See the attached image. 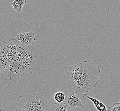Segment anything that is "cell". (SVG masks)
I'll use <instances>...</instances> for the list:
<instances>
[{
    "label": "cell",
    "mask_w": 120,
    "mask_h": 111,
    "mask_svg": "<svg viewBox=\"0 0 120 111\" xmlns=\"http://www.w3.org/2000/svg\"><path fill=\"white\" fill-rule=\"evenodd\" d=\"M38 56L18 41L10 39L0 48V74L15 82L33 74Z\"/></svg>",
    "instance_id": "obj_1"
},
{
    "label": "cell",
    "mask_w": 120,
    "mask_h": 111,
    "mask_svg": "<svg viewBox=\"0 0 120 111\" xmlns=\"http://www.w3.org/2000/svg\"><path fill=\"white\" fill-rule=\"evenodd\" d=\"M63 69L70 87L76 93H87L92 91L101 77L100 66L93 60L65 66Z\"/></svg>",
    "instance_id": "obj_2"
},
{
    "label": "cell",
    "mask_w": 120,
    "mask_h": 111,
    "mask_svg": "<svg viewBox=\"0 0 120 111\" xmlns=\"http://www.w3.org/2000/svg\"><path fill=\"white\" fill-rule=\"evenodd\" d=\"M13 104L15 111H49L48 97L43 92L24 93Z\"/></svg>",
    "instance_id": "obj_3"
},
{
    "label": "cell",
    "mask_w": 120,
    "mask_h": 111,
    "mask_svg": "<svg viewBox=\"0 0 120 111\" xmlns=\"http://www.w3.org/2000/svg\"><path fill=\"white\" fill-rule=\"evenodd\" d=\"M76 92L71 89H67L64 91L65 94V104L68 108L69 109H75L78 107L84 108L82 104L81 99L76 95Z\"/></svg>",
    "instance_id": "obj_4"
},
{
    "label": "cell",
    "mask_w": 120,
    "mask_h": 111,
    "mask_svg": "<svg viewBox=\"0 0 120 111\" xmlns=\"http://www.w3.org/2000/svg\"><path fill=\"white\" fill-rule=\"evenodd\" d=\"M13 39L19 41L22 45L24 46L33 45L35 44L36 41V38L33 30L18 34Z\"/></svg>",
    "instance_id": "obj_5"
},
{
    "label": "cell",
    "mask_w": 120,
    "mask_h": 111,
    "mask_svg": "<svg viewBox=\"0 0 120 111\" xmlns=\"http://www.w3.org/2000/svg\"><path fill=\"white\" fill-rule=\"evenodd\" d=\"M83 98L84 100H89L91 101L97 110L98 111H107V109L106 106L103 103L99 101L98 100L89 96L87 94H84L83 95Z\"/></svg>",
    "instance_id": "obj_6"
},
{
    "label": "cell",
    "mask_w": 120,
    "mask_h": 111,
    "mask_svg": "<svg viewBox=\"0 0 120 111\" xmlns=\"http://www.w3.org/2000/svg\"><path fill=\"white\" fill-rule=\"evenodd\" d=\"M27 2V0H14L12 2L10 3L9 4L12 6L13 10L21 13L23 7Z\"/></svg>",
    "instance_id": "obj_7"
},
{
    "label": "cell",
    "mask_w": 120,
    "mask_h": 111,
    "mask_svg": "<svg viewBox=\"0 0 120 111\" xmlns=\"http://www.w3.org/2000/svg\"><path fill=\"white\" fill-rule=\"evenodd\" d=\"M50 111H68V107L63 103H56L52 106Z\"/></svg>",
    "instance_id": "obj_8"
},
{
    "label": "cell",
    "mask_w": 120,
    "mask_h": 111,
    "mask_svg": "<svg viewBox=\"0 0 120 111\" xmlns=\"http://www.w3.org/2000/svg\"><path fill=\"white\" fill-rule=\"evenodd\" d=\"M65 94L62 92H57L54 95V98L57 103H63L65 101Z\"/></svg>",
    "instance_id": "obj_9"
},
{
    "label": "cell",
    "mask_w": 120,
    "mask_h": 111,
    "mask_svg": "<svg viewBox=\"0 0 120 111\" xmlns=\"http://www.w3.org/2000/svg\"><path fill=\"white\" fill-rule=\"evenodd\" d=\"M108 111H120V104L118 103H115L109 107Z\"/></svg>",
    "instance_id": "obj_10"
},
{
    "label": "cell",
    "mask_w": 120,
    "mask_h": 111,
    "mask_svg": "<svg viewBox=\"0 0 120 111\" xmlns=\"http://www.w3.org/2000/svg\"><path fill=\"white\" fill-rule=\"evenodd\" d=\"M0 111H7V110H6V109L4 108L0 107Z\"/></svg>",
    "instance_id": "obj_11"
},
{
    "label": "cell",
    "mask_w": 120,
    "mask_h": 111,
    "mask_svg": "<svg viewBox=\"0 0 120 111\" xmlns=\"http://www.w3.org/2000/svg\"></svg>",
    "instance_id": "obj_12"
},
{
    "label": "cell",
    "mask_w": 120,
    "mask_h": 111,
    "mask_svg": "<svg viewBox=\"0 0 120 111\" xmlns=\"http://www.w3.org/2000/svg\"></svg>",
    "instance_id": "obj_13"
}]
</instances>
